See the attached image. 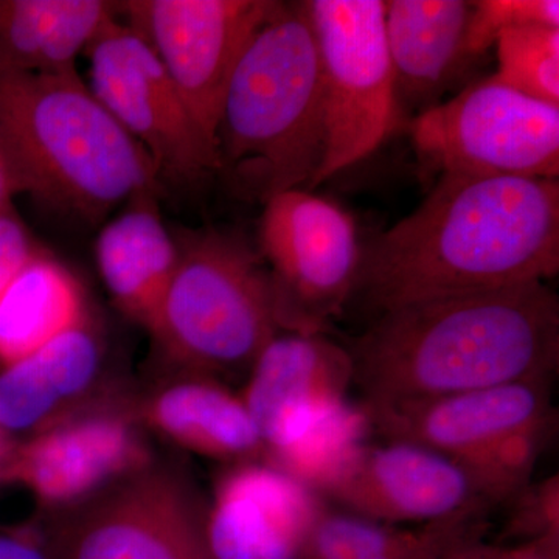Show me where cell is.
<instances>
[{
    "instance_id": "obj_1",
    "label": "cell",
    "mask_w": 559,
    "mask_h": 559,
    "mask_svg": "<svg viewBox=\"0 0 559 559\" xmlns=\"http://www.w3.org/2000/svg\"><path fill=\"white\" fill-rule=\"evenodd\" d=\"M558 271V179L444 173L411 215L360 246L353 296L381 314Z\"/></svg>"
},
{
    "instance_id": "obj_2",
    "label": "cell",
    "mask_w": 559,
    "mask_h": 559,
    "mask_svg": "<svg viewBox=\"0 0 559 559\" xmlns=\"http://www.w3.org/2000/svg\"><path fill=\"white\" fill-rule=\"evenodd\" d=\"M364 407L557 377L559 299L546 283L393 308L348 345Z\"/></svg>"
},
{
    "instance_id": "obj_3",
    "label": "cell",
    "mask_w": 559,
    "mask_h": 559,
    "mask_svg": "<svg viewBox=\"0 0 559 559\" xmlns=\"http://www.w3.org/2000/svg\"><path fill=\"white\" fill-rule=\"evenodd\" d=\"M0 156L16 194L87 223L164 190L148 154L79 72L0 70Z\"/></svg>"
},
{
    "instance_id": "obj_4",
    "label": "cell",
    "mask_w": 559,
    "mask_h": 559,
    "mask_svg": "<svg viewBox=\"0 0 559 559\" xmlns=\"http://www.w3.org/2000/svg\"><path fill=\"white\" fill-rule=\"evenodd\" d=\"M219 171L260 202L308 190L325 150L319 51L300 2H277L253 33L224 92Z\"/></svg>"
},
{
    "instance_id": "obj_5",
    "label": "cell",
    "mask_w": 559,
    "mask_h": 559,
    "mask_svg": "<svg viewBox=\"0 0 559 559\" xmlns=\"http://www.w3.org/2000/svg\"><path fill=\"white\" fill-rule=\"evenodd\" d=\"M179 259L148 333L183 374L248 373L280 331L270 271L245 240L216 229L180 231Z\"/></svg>"
},
{
    "instance_id": "obj_6",
    "label": "cell",
    "mask_w": 559,
    "mask_h": 559,
    "mask_svg": "<svg viewBox=\"0 0 559 559\" xmlns=\"http://www.w3.org/2000/svg\"><path fill=\"white\" fill-rule=\"evenodd\" d=\"M319 51L325 150L308 190L367 159L400 123L382 0H307Z\"/></svg>"
},
{
    "instance_id": "obj_7",
    "label": "cell",
    "mask_w": 559,
    "mask_h": 559,
    "mask_svg": "<svg viewBox=\"0 0 559 559\" xmlns=\"http://www.w3.org/2000/svg\"><path fill=\"white\" fill-rule=\"evenodd\" d=\"M430 171L558 179L559 105L536 100L496 75L411 121Z\"/></svg>"
},
{
    "instance_id": "obj_8",
    "label": "cell",
    "mask_w": 559,
    "mask_h": 559,
    "mask_svg": "<svg viewBox=\"0 0 559 559\" xmlns=\"http://www.w3.org/2000/svg\"><path fill=\"white\" fill-rule=\"evenodd\" d=\"M261 255L267 263L282 331L325 334L353 297L360 245L355 219L310 190L264 202Z\"/></svg>"
},
{
    "instance_id": "obj_9",
    "label": "cell",
    "mask_w": 559,
    "mask_h": 559,
    "mask_svg": "<svg viewBox=\"0 0 559 559\" xmlns=\"http://www.w3.org/2000/svg\"><path fill=\"white\" fill-rule=\"evenodd\" d=\"M86 55L92 94L145 150L162 187L189 189L219 171L216 146L138 32L119 16Z\"/></svg>"
},
{
    "instance_id": "obj_10",
    "label": "cell",
    "mask_w": 559,
    "mask_h": 559,
    "mask_svg": "<svg viewBox=\"0 0 559 559\" xmlns=\"http://www.w3.org/2000/svg\"><path fill=\"white\" fill-rule=\"evenodd\" d=\"M275 5L274 0H128L119 2V16L148 44L216 146L231 72Z\"/></svg>"
},
{
    "instance_id": "obj_11",
    "label": "cell",
    "mask_w": 559,
    "mask_h": 559,
    "mask_svg": "<svg viewBox=\"0 0 559 559\" xmlns=\"http://www.w3.org/2000/svg\"><path fill=\"white\" fill-rule=\"evenodd\" d=\"M127 480L68 522L53 559H213L207 511L182 480L148 468Z\"/></svg>"
},
{
    "instance_id": "obj_12",
    "label": "cell",
    "mask_w": 559,
    "mask_h": 559,
    "mask_svg": "<svg viewBox=\"0 0 559 559\" xmlns=\"http://www.w3.org/2000/svg\"><path fill=\"white\" fill-rule=\"evenodd\" d=\"M322 496L348 513L400 527L487 520L496 510L457 459L395 440L366 444Z\"/></svg>"
},
{
    "instance_id": "obj_13",
    "label": "cell",
    "mask_w": 559,
    "mask_h": 559,
    "mask_svg": "<svg viewBox=\"0 0 559 559\" xmlns=\"http://www.w3.org/2000/svg\"><path fill=\"white\" fill-rule=\"evenodd\" d=\"M148 463V450L128 415L94 411L57 419L11 448L0 465V485H21L43 506H70Z\"/></svg>"
},
{
    "instance_id": "obj_14",
    "label": "cell",
    "mask_w": 559,
    "mask_h": 559,
    "mask_svg": "<svg viewBox=\"0 0 559 559\" xmlns=\"http://www.w3.org/2000/svg\"><path fill=\"white\" fill-rule=\"evenodd\" d=\"M348 348L325 334L280 331L261 349L240 393L270 459L348 403Z\"/></svg>"
},
{
    "instance_id": "obj_15",
    "label": "cell",
    "mask_w": 559,
    "mask_h": 559,
    "mask_svg": "<svg viewBox=\"0 0 559 559\" xmlns=\"http://www.w3.org/2000/svg\"><path fill=\"white\" fill-rule=\"evenodd\" d=\"M326 507L323 496L270 463L231 466L205 513L213 559H297Z\"/></svg>"
},
{
    "instance_id": "obj_16",
    "label": "cell",
    "mask_w": 559,
    "mask_h": 559,
    "mask_svg": "<svg viewBox=\"0 0 559 559\" xmlns=\"http://www.w3.org/2000/svg\"><path fill=\"white\" fill-rule=\"evenodd\" d=\"M555 378H539L454 395L364 407L382 440L407 441L462 459L557 414Z\"/></svg>"
},
{
    "instance_id": "obj_17",
    "label": "cell",
    "mask_w": 559,
    "mask_h": 559,
    "mask_svg": "<svg viewBox=\"0 0 559 559\" xmlns=\"http://www.w3.org/2000/svg\"><path fill=\"white\" fill-rule=\"evenodd\" d=\"M473 2L389 0L384 33L400 110L425 112L477 60L466 44ZM417 114V116H418Z\"/></svg>"
},
{
    "instance_id": "obj_18",
    "label": "cell",
    "mask_w": 559,
    "mask_h": 559,
    "mask_svg": "<svg viewBox=\"0 0 559 559\" xmlns=\"http://www.w3.org/2000/svg\"><path fill=\"white\" fill-rule=\"evenodd\" d=\"M95 241L98 272L114 305L151 330L178 266V241L157 207V194L128 202Z\"/></svg>"
},
{
    "instance_id": "obj_19",
    "label": "cell",
    "mask_w": 559,
    "mask_h": 559,
    "mask_svg": "<svg viewBox=\"0 0 559 559\" xmlns=\"http://www.w3.org/2000/svg\"><path fill=\"white\" fill-rule=\"evenodd\" d=\"M103 347L91 319L0 371V428L40 430L97 380Z\"/></svg>"
},
{
    "instance_id": "obj_20",
    "label": "cell",
    "mask_w": 559,
    "mask_h": 559,
    "mask_svg": "<svg viewBox=\"0 0 559 559\" xmlns=\"http://www.w3.org/2000/svg\"><path fill=\"white\" fill-rule=\"evenodd\" d=\"M119 17L106 0H0V70L66 75Z\"/></svg>"
},
{
    "instance_id": "obj_21",
    "label": "cell",
    "mask_w": 559,
    "mask_h": 559,
    "mask_svg": "<svg viewBox=\"0 0 559 559\" xmlns=\"http://www.w3.org/2000/svg\"><path fill=\"white\" fill-rule=\"evenodd\" d=\"M142 417L168 440L204 457L238 465L264 454L240 395L212 378L183 374L146 401Z\"/></svg>"
},
{
    "instance_id": "obj_22",
    "label": "cell",
    "mask_w": 559,
    "mask_h": 559,
    "mask_svg": "<svg viewBox=\"0 0 559 559\" xmlns=\"http://www.w3.org/2000/svg\"><path fill=\"white\" fill-rule=\"evenodd\" d=\"M87 319L80 280L38 248L0 296V367L27 358Z\"/></svg>"
},
{
    "instance_id": "obj_23",
    "label": "cell",
    "mask_w": 559,
    "mask_h": 559,
    "mask_svg": "<svg viewBox=\"0 0 559 559\" xmlns=\"http://www.w3.org/2000/svg\"><path fill=\"white\" fill-rule=\"evenodd\" d=\"M502 83L536 100L559 105V28L525 25L496 40Z\"/></svg>"
},
{
    "instance_id": "obj_24",
    "label": "cell",
    "mask_w": 559,
    "mask_h": 559,
    "mask_svg": "<svg viewBox=\"0 0 559 559\" xmlns=\"http://www.w3.org/2000/svg\"><path fill=\"white\" fill-rule=\"evenodd\" d=\"M525 25L559 28L558 0H479L473 2L466 44L476 58L498 40L500 33Z\"/></svg>"
},
{
    "instance_id": "obj_25",
    "label": "cell",
    "mask_w": 559,
    "mask_h": 559,
    "mask_svg": "<svg viewBox=\"0 0 559 559\" xmlns=\"http://www.w3.org/2000/svg\"><path fill=\"white\" fill-rule=\"evenodd\" d=\"M510 513L500 540L506 544L559 538V477L530 481L506 503Z\"/></svg>"
},
{
    "instance_id": "obj_26",
    "label": "cell",
    "mask_w": 559,
    "mask_h": 559,
    "mask_svg": "<svg viewBox=\"0 0 559 559\" xmlns=\"http://www.w3.org/2000/svg\"><path fill=\"white\" fill-rule=\"evenodd\" d=\"M38 248L13 204H10L0 213V296Z\"/></svg>"
},
{
    "instance_id": "obj_27",
    "label": "cell",
    "mask_w": 559,
    "mask_h": 559,
    "mask_svg": "<svg viewBox=\"0 0 559 559\" xmlns=\"http://www.w3.org/2000/svg\"><path fill=\"white\" fill-rule=\"evenodd\" d=\"M444 559H559V538L514 544H488L473 539L452 550Z\"/></svg>"
},
{
    "instance_id": "obj_28",
    "label": "cell",
    "mask_w": 559,
    "mask_h": 559,
    "mask_svg": "<svg viewBox=\"0 0 559 559\" xmlns=\"http://www.w3.org/2000/svg\"><path fill=\"white\" fill-rule=\"evenodd\" d=\"M0 559H53L51 544L33 528L0 533Z\"/></svg>"
},
{
    "instance_id": "obj_29",
    "label": "cell",
    "mask_w": 559,
    "mask_h": 559,
    "mask_svg": "<svg viewBox=\"0 0 559 559\" xmlns=\"http://www.w3.org/2000/svg\"><path fill=\"white\" fill-rule=\"evenodd\" d=\"M454 544H433V546L419 547V549L399 551V554L384 555L366 559H444L452 550L457 549Z\"/></svg>"
},
{
    "instance_id": "obj_30",
    "label": "cell",
    "mask_w": 559,
    "mask_h": 559,
    "mask_svg": "<svg viewBox=\"0 0 559 559\" xmlns=\"http://www.w3.org/2000/svg\"><path fill=\"white\" fill-rule=\"evenodd\" d=\"M13 194H16L13 179H11L9 167H7L5 160H3V157L0 156V213L9 207Z\"/></svg>"
},
{
    "instance_id": "obj_31",
    "label": "cell",
    "mask_w": 559,
    "mask_h": 559,
    "mask_svg": "<svg viewBox=\"0 0 559 559\" xmlns=\"http://www.w3.org/2000/svg\"><path fill=\"white\" fill-rule=\"evenodd\" d=\"M11 447L9 444V440H7L5 430L0 428V465H2L3 460L7 459V455L10 454Z\"/></svg>"
}]
</instances>
